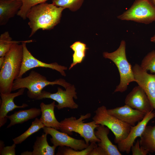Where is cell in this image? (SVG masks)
I'll return each mask as SVG.
<instances>
[{"mask_svg": "<svg viewBox=\"0 0 155 155\" xmlns=\"http://www.w3.org/2000/svg\"><path fill=\"white\" fill-rule=\"evenodd\" d=\"M64 8L58 7L53 4L44 3L31 8L27 16L28 24L31 29L29 37L39 29L50 30L60 22Z\"/></svg>", "mask_w": 155, "mask_h": 155, "instance_id": "6da1fadb", "label": "cell"}, {"mask_svg": "<svg viewBox=\"0 0 155 155\" xmlns=\"http://www.w3.org/2000/svg\"><path fill=\"white\" fill-rule=\"evenodd\" d=\"M17 41L11 45L5 56L4 62L0 68V92H11L14 81L18 78L23 61V46Z\"/></svg>", "mask_w": 155, "mask_h": 155, "instance_id": "7a4b0ae2", "label": "cell"}, {"mask_svg": "<svg viewBox=\"0 0 155 155\" xmlns=\"http://www.w3.org/2000/svg\"><path fill=\"white\" fill-rule=\"evenodd\" d=\"M56 84L62 86L65 89L71 85L61 78L53 81H49L45 76L32 70L28 76L18 78L14 81L12 91L26 88L28 90L27 93L28 96L31 99L37 100L44 87L48 85Z\"/></svg>", "mask_w": 155, "mask_h": 155, "instance_id": "3957f363", "label": "cell"}, {"mask_svg": "<svg viewBox=\"0 0 155 155\" xmlns=\"http://www.w3.org/2000/svg\"><path fill=\"white\" fill-rule=\"evenodd\" d=\"M126 46L125 41L122 40L118 48L114 51L103 53L104 58L111 60L115 64L119 73L120 83L116 86L114 92H124L127 90L130 83L135 82L132 66L127 58Z\"/></svg>", "mask_w": 155, "mask_h": 155, "instance_id": "277c9868", "label": "cell"}, {"mask_svg": "<svg viewBox=\"0 0 155 155\" xmlns=\"http://www.w3.org/2000/svg\"><path fill=\"white\" fill-rule=\"evenodd\" d=\"M91 116L90 113H88L84 115H81L77 119L73 117L65 118L60 122L59 130L69 135L72 134V132L78 133L89 145L90 142L99 143L100 140L96 136L94 129L99 125L96 124L94 121L87 123L83 121L89 118Z\"/></svg>", "mask_w": 155, "mask_h": 155, "instance_id": "5b68a950", "label": "cell"}, {"mask_svg": "<svg viewBox=\"0 0 155 155\" xmlns=\"http://www.w3.org/2000/svg\"><path fill=\"white\" fill-rule=\"evenodd\" d=\"M92 119L96 124L105 126L112 132L115 135L114 142L117 144L126 138L131 129V126L109 113L104 105L95 111Z\"/></svg>", "mask_w": 155, "mask_h": 155, "instance_id": "8992f818", "label": "cell"}, {"mask_svg": "<svg viewBox=\"0 0 155 155\" xmlns=\"http://www.w3.org/2000/svg\"><path fill=\"white\" fill-rule=\"evenodd\" d=\"M117 18L149 24L155 21V6L147 0H135L130 7Z\"/></svg>", "mask_w": 155, "mask_h": 155, "instance_id": "52a82bcc", "label": "cell"}, {"mask_svg": "<svg viewBox=\"0 0 155 155\" xmlns=\"http://www.w3.org/2000/svg\"><path fill=\"white\" fill-rule=\"evenodd\" d=\"M75 88L74 85H71L66 90H63L60 87L57 88V91L51 93L45 90H42L37 100L45 98L52 99L58 103L55 105L57 108L60 110L65 108L71 109H77L78 105L73 100V98H77Z\"/></svg>", "mask_w": 155, "mask_h": 155, "instance_id": "ba28073f", "label": "cell"}, {"mask_svg": "<svg viewBox=\"0 0 155 155\" xmlns=\"http://www.w3.org/2000/svg\"><path fill=\"white\" fill-rule=\"evenodd\" d=\"M32 40L24 41L22 42L23 48V61L20 71L18 78L22 77L23 75L30 69L37 67L49 68L59 72L62 76H65L64 71L67 68L59 65L56 62L47 63L35 58L28 49L26 44L32 42Z\"/></svg>", "mask_w": 155, "mask_h": 155, "instance_id": "9c48e42d", "label": "cell"}, {"mask_svg": "<svg viewBox=\"0 0 155 155\" xmlns=\"http://www.w3.org/2000/svg\"><path fill=\"white\" fill-rule=\"evenodd\" d=\"M132 70L135 82L144 91L155 111V74H149L135 64Z\"/></svg>", "mask_w": 155, "mask_h": 155, "instance_id": "30bf717a", "label": "cell"}, {"mask_svg": "<svg viewBox=\"0 0 155 155\" xmlns=\"http://www.w3.org/2000/svg\"><path fill=\"white\" fill-rule=\"evenodd\" d=\"M42 129L44 133L51 135V142L56 147L66 146L75 150H81L86 148L89 145L86 144L85 140L74 138L54 128L44 127Z\"/></svg>", "mask_w": 155, "mask_h": 155, "instance_id": "8fae6325", "label": "cell"}, {"mask_svg": "<svg viewBox=\"0 0 155 155\" xmlns=\"http://www.w3.org/2000/svg\"><path fill=\"white\" fill-rule=\"evenodd\" d=\"M155 117V113L153 111L146 114L143 119L136 125L131 126L130 132L123 140L118 143L117 147L120 152L129 154L136 139L140 137L149 121Z\"/></svg>", "mask_w": 155, "mask_h": 155, "instance_id": "7c38bea8", "label": "cell"}, {"mask_svg": "<svg viewBox=\"0 0 155 155\" xmlns=\"http://www.w3.org/2000/svg\"><path fill=\"white\" fill-rule=\"evenodd\" d=\"M125 103L145 114L154 110L146 93L138 85L135 87L127 95Z\"/></svg>", "mask_w": 155, "mask_h": 155, "instance_id": "4fadbf2b", "label": "cell"}, {"mask_svg": "<svg viewBox=\"0 0 155 155\" xmlns=\"http://www.w3.org/2000/svg\"><path fill=\"white\" fill-rule=\"evenodd\" d=\"M25 88L20 89L18 91L13 93L7 94L0 93L1 102L0 108V127L3 125L6 122L8 118V113L17 108H24L28 105L26 103L22 105H16L14 102V98L23 94Z\"/></svg>", "mask_w": 155, "mask_h": 155, "instance_id": "5bb4252c", "label": "cell"}, {"mask_svg": "<svg viewBox=\"0 0 155 155\" xmlns=\"http://www.w3.org/2000/svg\"><path fill=\"white\" fill-rule=\"evenodd\" d=\"M109 113L131 126L141 121L146 114L125 104L120 107L107 109Z\"/></svg>", "mask_w": 155, "mask_h": 155, "instance_id": "9a60e30c", "label": "cell"}, {"mask_svg": "<svg viewBox=\"0 0 155 155\" xmlns=\"http://www.w3.org/2000/svg\"><path fill=\"white\" fill-rule=\"evenodd\" d=\"M95 131V134L100 140L97 145L104 150L107 155H121L116 146L113 144L108 136L110 129L107 127L99 125Z\"/></svg>", "mask_w": 155, "mask_h": 155, "instance_id": "2e32d148", "label": "cell"}, {"mask_svg": "<svg viewBox=\"0 0 155 155\" xmlns=\"http://www.w3.org/2000/svg\"><path fill=\"white\" fill-rule=\"evenodd\" d=\"M22 3L21 0H0V25H4L17 14Z\"/></svg>", "mask_w": 155, "mask_h": 155, "instance_id": "e0dca14e", "label": "cell"}, {"mask_svg": "<svg viewBox=\"0 0 155 155\" xmlns=\"http://www.w3.org/2000/svg\"><path fill=\"white\" fill-rule=\"evenodd\" d=\"M55 103L54 101L48 104H46L43 102L40 103V106L41 114L40 119L45 127L59 130L60 129V122L57 120L55 116Z\"/></svg>", "mask_w": 155, "mask_h": 155, "instance_id": "ac0fdd59", "label": "cell"}, {"mask_svg": "<svg viewBox=\"0 0 155 155\" xmlns=\"http://www.w3.org/2000/svg\"><path fill=\"white\" fill-rule=\"evenodd\" d=\"M40 108H32L24 110L16 111L10 115H7L10 123L7 128L10 127L16 124H22L28 121L36 118L41 115Z\"/></svg>", "mask_w": 155, "mask_h": 155, "instance_id": "d6986e66", "label": "cell"}, {"mask_svg": "<svg viewBox=\"0 0 155 155\" xmlns=\"http://www.w3.org/2000/svg\"><path fill=\"white\" fill-rule=\"evenodd\" d=\"M48 134L43 133L36 137L33 146L32 155H54L56 147L50 146L47 141Z\"/></svg>", "mask_w": 155, "mask_h": 155, "instance_id": "ffe728a7", "label": "cell"}, {"mask_svg": "<svg viewBox=\"0 0 155 155\" xmlns=\"http://www.w3.org/2000/svg\"><path fill=\"white\" fill-rule=\"evenodd\" d=\"M140 137V145L149 152H155V125L147 126Z\"/></svg>", "mask_w": 155, "mask_h": 155, "instance_id": "44dd1931", "label": "cell"}, {"mask_svg": "<svg viewBox=\"0 0 155 155\" xmlns=\"http://www.w3.org/2000/svg\"><path fill=\"white\" fill-rule=\"evenodd\" d=\"M70 48L74 52L72 55L73 62L69 69L83 61L85 57L86 51L88 49L85 44L79 41L74 42L70 46Z\"/></svg>", "mask_w": 155, "mask_h": 155, "instance_id": "7402d4cb", "label": "cell"}, {"mask_svg": "<svg viewBox=\"0 0 155 155\" xmlns=\"http://www.w3.org/2000/svg\"><path fill=\"white\" fill-rule=\"evenodd\" d=\"M44 127V125L40 119L36 117L26 131L21 135L13 139V141L14 143L16 144H21L30 136L38 131L40 129H42Z\"/></svg>", "mask_w": 155, "mask_h": 155, "instance_id": "603a6c76", "label": "cell"}, {"mask_svg": "<svg viewBox=\"0 0 155 155\" xmlns=\"http://www.w3.org/2000/svg\"><path fill=\"white\" fill-rule=\"evenodd\" d=\"M96 143H91L88 146L82 150H76L66 146H59L57 155H89L90 152L97 146Z\"/></svg>", "mask_w": 155, "mask_h": 155, "instance_id": "cb8c5ba5", "label": "cell"}, {"mask_svg": "<svg viewBox=\"0 0 155 155\" xmlns=\"http://www.w3.org/2000/svg\"><path fill=\"white\" fill-rule=\"evenodd\" d=\"M84 0H52V3L58 7L68 9L72 11L79 9Z\"/></svg>", "mask_w": 155, "mask_h": 155, "instance_id": "d4e9b609", "label": "cell"}, {"mask_svg": "<svg viewBox=\"0 0 155 155\" xmlns=\"http://www.w3.org/2000/svg\"><path fill=\"white\" fill-rule=\"evenodd\" d=\"M16 41L12 40L8 31L1 34L0 36V57H5L12 44Z\"/></svg>", "mask_w": 155, "mask_h": 155, "instance_id": "484cf974", "label": "cell"}, {"mask_svg": "<svg viewBox=\"0 0 155 155\" xmlns=\"http://www.w3.org/2000/svg\"><path fill=\"white\" fill-rule=\"evenodd\" d=\"M48 0H22V5L17 15L24 20L27 18V14L32 7L45 3Z\"/></svg>", "mask_w": 155, "mask_h": 155, "instance_id": "4316f807", "label": "cell"}, {"mask_svg": "<svg viewBox=\"0 0 155 155\" xmlns=\"http://www.w3.org/2000/svg\"><path fill=\"white\" fill-rule=\"evenodd\" d=\"M140 65L143 70L155 73V50L148 53L143 59Z\"/></svg>", "mask_w": 155, "mask_h": 155, "instance_id": "83f0119b", "label": "cell"}, {"mask_svg": "<svg viewBox=\"0 0 155 155\" xmlns=\"http://www.w3.org/2000/svg\"><path fill=\"white\" fill-rule=\"evenodd\" d=\"M133 155H147L149 152L140 145L139 140H137L132 146L131 149Z\"/></svg>", "mask_w": 155, "mask_h": 155, "instance_id": "f1b7e54d", "label": "cell"}, {"mask_svg": "<svg viewBox=\"0 0 155 155\" xmlns=\"http://www.w3.org/2000/svg\"><path fill=\"white\" fill-rule=\"evenodd\" d=\"M16 144L14 143L11 146L4 147L0 151V155H15Z\"/></svg>", "mask_w": 155, "mask_h": 155, "instance_id": "f546056e", "label": "cell"}, {"mask_svg": "<svg viewBox=\"0 0 155 155\" xmlns=\"http://www.w3.org/2000/svg\"><path fill=\"white\" fill-rule=\"evenodd\" d=\"M107 155L105 152L98 146L93 148L89 155Z\"/></svg>", "mask_w": 155, "mask_h": 155, "instance_id": "4dcf8cb0", "label": "cell"}, {"mask_svg": "<svg viewBox=\"0 0 155 155\" xmlns=\"http://www.w3.org/2000/svg\"><path fill=\"white\" fill-rule=\"evenodd\" d=\"M5 57H0V68L3 64L5 61Z\"/></svg>", "mask_w": 155, "mask_h": 155, "instance_id": "1f68e13d", "label": "cell"}, {"mask_svg": "<svg viewBox=\"0 0 155 155\" xmlns=\"http://www.w3.org/2000/svg\"><path fill=\"white\" fill-rule=\"evenodd\" d=\"M21 154L22 155H32V152L27 151L23 152Z\"/></svg>", "mask_w": 155, "mask_h": 155, "instance_id": "d6a6232c", "label": "cell"}, {"mask_svg": "<svg viewBox=\"0 0 155 155\" xmlns=\"http://www.w3.org/2000/svg\"><path fill=\"white\" fill-rule=\"evenodd\" d=\"M4 142L2 141H0V150L4 147Z\"/></svg>", "mask_w": 155, "mask_h": 155, "instance_id": "836d02e7", "label": "cell"}, {"mask_svg": "<svg viewBox=\"0 0 155 155\" xmlns=\"http://www.w3.org/2000/svg\"><path fill=\"white\" fill-rule=\"evenodd\" d=\"M150 41L153 42H155V34L150 38Z\"/></svg>", "mask_w": 155, "mask_h": 155, "instance_id": "e575fe53", "label": "cell"}, {"mask_svg": "<svg viewBox=\"0 0 155 155\" xmlns=\"http://www.w3.org/2000/svg\"><path fill=\"white\" fill-rule=\"evenodd\" d=\"M153 6H155V0H147Z\"/></svg>", "mask_w": 155, "mask_h": 155, "instance_id": "d590c367", "label": "cell"}, {"mask_svg": "<svg viewBox=\"0 0 155 155\" xmlns=\"http://www.w3.org/2000/svg\"></svg>", "mask_w": 155, "mask_h": 155, "instance_id": "8d00e7d4", "label": "cell"}, {"mask_svg": "<svg viewBox=\"0 0 155 155\" xmlns=\"http://www.w3.org/2000/svg\"></svg>", "mask_w": 155, "mask_h": 155, "instance_id": "74e56055", "label": "cell"}]
</instances>
